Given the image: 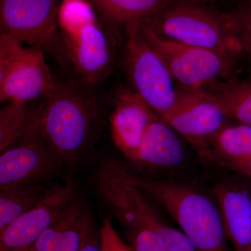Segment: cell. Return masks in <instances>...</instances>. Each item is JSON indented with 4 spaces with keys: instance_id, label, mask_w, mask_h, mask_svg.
<instances>
[{
    "instance_id": "cell-1",
    "label": "cell",
    "mask_w": 251,
    "mask_h": 251,
    "mask_svg": "<svg viewBox=\"0 0 251 251\" xmlns=\"http://www.w3.org/2000/svg\"><path fill=\"white\" fill-rule=\"evenodd\" d=\"M39 105L44 136L63 163L74 168L90 151L100 128V111L92 99L75 86L61 82Z\"/></svg>"
},
{
    "instance_id": "cell-2",
    "label": "cell",
    "mask_w": 251,
    "mask_h": 251,
    "mask_svg": "<svg viewBox=\"0 0 251 251\" xmlns=\"http://www.w3.org/2000/svg\"><path fill=\"white\" fill-rule=\"evenodd\" d=\"M125 178L148 193L179 225L199 251H231L215 198L186 184L156 181L125 170Z\"/></svg>"
},
{
    "instance_id": "cell-3",
    "label": "cell",
    "mask_w": 251,
    "mask_h": 251,
    "mask_svg": "<svg viewBox=\"0 0 251 251\" xmlns=\"http://www.w3.org/2000/svg\"><path fill=\"white\" fill-rule=\"evenodd\" d=\"M142 25L186 45L239 56L224 13L189 0H174Z\"/></svg>"
},
{
    "instance_id": "cell-4",
    "label": "cell",
    "mask_w": 251,
    "mask_h": 251,
    "mask_svg": "<svg viewBox=\"0 0 251 251\" xmlns=\"http://www.w3.org/2000/svg\"><path fill=\"white\" fill-rule=\"evenodd\" d=\"M125 33V67L132 90L161 119L176 103V84L164 60L144 34L141 25L127 26Z\"/></svg>"
},
{
    "instance_id": "cell-5",
    "label": "cell",
    "mask_w": 251,
    "mask_h": 251,
    "mask_svg": "<svg viewBox=\"0 0 251 251\" xmlns=\"http://www.w3.org/2000/svg\"><path fill=\"white\" fill-rule=\"evenodd\" d=\"M141 28L166 63L177 90H202L234 74L238 56L186 45L162 37L142 25Z\"/></svg>"
},
{
    "instance_id": "cell-6",
    "label": "cell",
    "mask_w": 251,
    "mask_h": 251,
    "mask_svg": "<svg viewBox=\"0 0 251 251\" xmlns=\"http://www.w3.org/2000/svg\"><path fill=\"white\" fill-rule=\"evenodd\" d=\"M61 160L36 120L17 143L0 155V191L30 185H49L64 171Z\"/></svg>"
},
{
    "instance_id": "cell-7",
    "label": "cell",
    "mask_w": 251,
    "mask_h": 251,
    "mask_svg": "<svg viewBox=\"0 0 251 251\" xmlns=\"http://www.w3.org/2000/svg\"><path fill=\"white\" fill-rule=\"evenodd\" d=\"M59 0H0V33L42 49L59 29Z\"/></svg>"
},
{
    "instance_id": "cell-8",
    "label": "cell",
    "mask_w": 251,
    "mask_h": 251,
    "mask_svg": "<svg viewBox=\"0 0 251 251\" xmlns=\"http://www.w3.org/2000/svg\"><path fill=\"white\" fill-rule=\"evenodd\" d=\"M224 109L203 90H178L174 107L161 120L188 140L196 150L205 148L227 123Z\"/></svg>"
},
{
    "instance_id": "cell-9",
    "label": "cell",
    "mask_w": 251,
    "mask_h": 251,
    "mask_svg": "<svg viewBox=\"0 0 251 251\" xmlns=\"http://www.w3.org/2000/svg\"><path fill=\"white\" fill-rule=\"evenodd\" d=\"M61 32L77 75L87 85L103 82L113 67L114 50L97 18Z\"/></svg>"
},
{
    "instance_id": "cell-10",
    "label": "cell",
    "mask_w": 251,
    "mask_h": 251,
    "mask_svg": "<svg viewBox=\"0 0 251 251\" xmlns=\"http://www.w3.org/2000/svg\"><path fill=\"white\" fill-rule=\"evenodd\" d=\"M76 194V184L72 180L62 185H50L46 197L37 206L0 232V251H31L46 229Z\"/></svg>"
},
{
    "instance_id": "cell-11",
    "label": "cell",
    "mask_w": 251,
    "mask_h": 251,
    "mask_svg": "<svg viewBox=\"0 0 251 251\" xmlns=\"http://www.w3.org/2000/svg\"><path fill=\"white\" fill-rule=\"evenodd\" d=\"M60 83L51 72L41 49L31 47L0 80V101L27 103L35 99H46Z\"/></svg>"
},
{
    "instance_id": "cell-12",
    "label": "cell",
    "mask_w": 251,
    "mask_h": 251,
    "mask_svg": "<svg viewBox=\"0 0 251 251\" xmlns=\"http://www.w3.org/2000/svg\"><path fill=\"white\" fill-rule=\"evenodd\" d=\"M158 115L132 89L117 95L110 117V130L115 146L130 161L135 162L142 142Z\"/></svg>"
},
{
    "instance_id": "cell-13",
    "label": "cell",
    "mask_w": 251,
    "mask_h": 251,
    "mask_svg": "<svg viewBox=\"0 0 251 251\" xmlns=\"http://www.w3.org/2000/svg\"><path fill=\"white\" fill-rule=\"evenodd\" d=\"M212 193L234 251H251V178L242 175L241 179L219 181L214 185Z\"/></svg>"
},
{
    "instance_id": "cell-14",
    "label": "cell",
    "mask_w": 251,
    "mask_h": 251,
    "mask_svg": "<svg viewBox=\"0 0 251 251\" xmlns=\"http://www.w3.org/2000/svg\"><path fill=\"white\" fill-rule=\"evenodd\" d=\"M125 170L113 158L103 159L94 175V186L112 215L126 227L136 219L142 194L126 179Z\"/></svg>"
},
{
    "instance_id": "cell-15",
    "label": "cell",
    "mask_w": 251,
    "mask_h": 251,
    "mask_svg": "<svg viewBox=\"0 0 251 251\" xmlns=\"http://www.w3.org/2000/svg\"><path fill=\"white\" fill-rule=\"evenodd\" d=\"M92 221L87 206L76 194L39 238L31 251H79Z\"/></svg>"
},
{
    "instance_id": "cell-16",
    "label": "cell",
    "mask_w": 251,
    "mask_h": 251,
    "mask_svg": "<svg viewBox=\"0 0 251 251\" xmlns=\"http://www.w3.org/2000/svg\"><path fill=\"white\" fill-rule=\"evenodd\" d=\"M184 159V148L176 131L158 117L150 125L135 162L153 168H173Z\"/></svg>"
},
{
    "instance_id": "cell-17",
    "label": "cell",
    "mask_w": 251,
    "mask_h": 251,
    "mask_svg": "<svg viewBox=\"0 0 251 251\" xmlns=\"http://www.w3.org/2000/svg\"><path fill=\"white\" fill-rule=\"evenodd\" d=\"M204 161H237L251 158V126L227 123L216 133L205 148L197 150Z\"/></svg>"
},
{
    "instance_id": "cell-18",
    "label": "cell",
    "mask_w": 251,
    "mask_h": 251,
    "mask_svg": "<svg viewBox=\"0 0 251 251\" xmlns=\"http://www.w3.org/2000/svg\"><path fill=\"white\" fill-rule=\"evenodd\" d=\"M202 90L217 100L228 119L251 126V75L241 79L234 74Z\"/></svg>"
},
{
    "instance_id": "cell-19",
    "label": "cell",
    "mask_w": 251,
    "mask_h": 251,
    "mask_svg": "<svg viewBox=\"0 0 251 251\" xmlns=\"http://www.w3.org/2000/svg\"><path fill=\"white\" fill-rule=\"evenodd\" d=\"M174 0H92L110 24L143 25Z\"/></svg>"
},
{
    "instance_id": "cell-20",
    "label": "cell",
    "mask_w": 251,
    "mask_h": 251,
    "mask_svg": "<svg viewBox=\"0 0 251 251\" xmlns=\"http://www.w3.org/2000/svg\"><path fill=\"white\" fill-rule=\"evenodd\" d=\"M50 185L18 186L0 191V232L11 223L37 206Z\"/></svg>"
},
{
    "instance_id": "cell-21",
    "label": "cell",
    "mask_w": 251,
    "mask_h": 251,
    "mask_svg": "<svg viewBox=\"0 0 251 251\" xmlns=\"http://www.w3.org/2000/svg\"><path fill=\"white\" fill-rule=\"evenodd\" d=\"M26 104L9 101L0 110V152L17 143L36 120L39 106L29 109Z\"/></svg>"
},
{
    "instance_id": "cell-22",
    "label": "cell",
    "mask_w": 251,
    "mask_h": 251,
    "mask_svg": "<svg viewBox=\"0 0 251 251\" xmlns=\"http://www.w3.org/2000/svg\"><path fill=\"white\" fill-rule=\"evenodd\" d=\"M156 215L142 196L138 217L126 227L130 247L133 251H168L163 239L153 226Z\"/></svg>"
},
{
    "instance_id": "cell-23",
    "label": "cell",
    "mask_w": 251,
    "mask_h": 251,
    "mask_svg": "<svg viewBox=\"0 0 251 251\" xmlns=\"http://www.w3.org/2000/svg\"><path fill=\"white\" fill-rule=\"evenodd\" d=\"M229 32L242 52L251 57V0H247L235 9L225 13Z\"/></svg>"
},
{
    "instance_id": "cell-24",
    "label": "cell",
    "mask_w": 251,
    "mask_h": 251,
    "mask_svg": "<svg viewBox=\"0 0 251 251\" xmlns=\"http://www.w3.org/2000/svg\"><path fill=\"white\" fill-rule=\"evenodd\" d=\"M153 223L168 251H199L192 241L182 231L165 224L157 215L155 216Z\"/></svg>"
},
{
    "instance_id": "cell-25",
    "label": "cell",
    "mask_w": 251,
    "mask_h": 251,
    "mask_svg": "<svg viewBox=\"0 0 251 251\" xmlns=\"http://www.w3.org/2000/svg\"><path fill=\"white\" fill-rule=\"evenodd\" d=\"M26 49L12 36L0 33V80L23 57Z\"/></svg>"
},
{
    "instance_id": "cell-26",
    "label": "cell",
    "mask_w": 251,
    "mask_h": 251,
    "mask_svg": "<svg viewBox=\"0 0 251 251\" xmlns=\"http://www.w3.org/2000/svg\"><path fill=\"white\" fill-rule=\"evenodd\" d=\"M101 251H133L130 246L126 244L114 228L110 219L104 218L99 227Z\"/></svg>"
},
{
    "instance_id": "cell-27",
    "label": "cell",
    "mask_w": 251,
    "mask_h": 251,
    "mask_svg": "<svg viewBox=\"0 0 251 251\" xmlns=\"http://www.w3.org/2000/svg\"><path fill=\"white\" fill-rule=\"evenodd\" d=\"M214 165L233 171L239 175H244L251 179V158L237 161H224L216 162Z\"/></svg>"
},
{
    "instance_id": "cell-28",
    "label": "cell",
    "mask_w": 251,
    "mask_h": 251,
    "mask_svg": "<svg viewBox=\"0 0 251 251\" xmlns=\"http://www.w3.org/2000/svg\"><path fill=\"white\" fill-rule=\"evenodd\" d=\"M79 251H101L99 228L96 229L92 220L87 228L82 247Z\"/></svg>"
},
{
    "instance_id": "cell-29",
    "label": "cell",
    "mask_w": 251,
    "mask_h": 251,
    "mask_svg": "<svg viewBox=\"0 0 251 251\" xmlns=\"http://www.w3.org/2000/svg\"><path fill=\"white\" fill-rule=\"evenodd\" d=\"M189 1L217 9L216 8V4H217L219 1H221V0H189Z\"/></svg>"
},
{
    "instance_id": "cell-30",
    "label": "cell",
    "mask_w": 251,
    "mask_h": 251,
    "mask_svg": "<svg viewBox=\"0 0 251 251\" xmlns=\"http://www.w3.org/2000/svg\"><path fill=\"white\" fill-rule=\"evenodd\" d=\"M249 61H250V62L251 63V57H250V59H249Z\"/></svg>"
}]
</instances>
